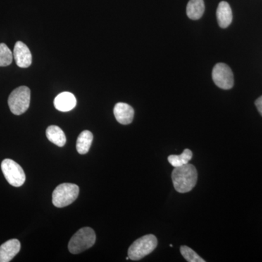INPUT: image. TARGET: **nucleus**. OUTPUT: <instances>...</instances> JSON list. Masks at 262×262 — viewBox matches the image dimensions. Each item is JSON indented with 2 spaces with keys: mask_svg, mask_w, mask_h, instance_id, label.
Segmentation results:
<instances>
[{
  "mask_svg": "<svg viewBox=\"0 0 262 262\" xmlns=\"http://www.w3.org/2000/svg\"><path fill=\"white\" fill-rule=\"evenodd\" d=\"M77 105V99L73 94L70 92L61 93L56 96L54 100V106L58 111H71Z\"/></svg>",
  "mask_w": 262,
  "mask_h": 262,
  "instance_id": "9b49d317",
  "label": "nucleus"
},
{
  "mask_svg": "<svg viewBox=\"0 0 262 262\" xmlns=\"http://www.w3.org/2000/svg\"><path fill=\"white\" fill-rule=\"evenodd\" d=\"M1 168L5 179L13 187H21L26 181L23 168L14 160L5 159L2 162Z\"/></svg>",
  "mask_w": 262,
  "mask_h": 262,
  "instance_id": "423d86ee",
  "label": "nucleus"
},
{
  "mask_svg": "<svg viewBox=\"0 0 262 262\" xmlns=\"http://www.w3.org/2000/svg\"><path fill=\"white\" fill-rule=\"evenodd\" d=\"M158 246V239L153 234H146L143 236L131 245L129 248L128 253L130 259L139 261L149 253L152 252Z\"/></svg>",
  "mask_w": 262,
  "mask_h": 262,
  "instance_id": "7ed1b4c3",
  "label": "nucleus"
},
{
  "mask_svg": "<svg viewBox=\"0 0 262 262\" xmlns=\"http://www.w3.org/2000/svg\"><path fill=\"white\" fill-rule=\"evenodd\" d=\"M94 140V136L89 130H84L79 135L77 140V150L79 154L84 155L89 152Z\"/></svg>",
  "mask_w": 262,
  "mask_h": 262,
  "instance_id": "4468645a",
  "label": "nucleus"
},
{
  "mask_svg": "<svg viewBox=\"0 0 262 262\" xmlns=\"http://www.w3.org/2000/svg\"><path fill=\"white\" fill-rule=\"evenodd\" d=\"M96 233L93 229L84 227L79 229L69 243L68 248L70 253L78 254L92 247L96 242Z\"/></svg>",
  "mask_w": 262,
  "mask_h": 262,
  "instance_id": "f03ea898",
  "label": "nucleus"
},
{
  "mask_svg": "<svg viewBox=\"0 0 262 262\" xmlns=\"http://www.w3.org/2000/svg\"><path fill=\"white\" fill-rule=\"evenodd\" d=\"M255 104H256V108H257L258 111L259 112L260 115L262 116V96L256 99V101H255Z\"/></svg>",
  "mask_w": 262,
  "mask_h": 262,
  "instance_id": "6ab92c4d",
  "label": "nucleus"
},
{
  "mask_svg": "<svg viewBox=\"0 0 262 262\" xmlns=\"http://www.w3.org/2000/svg\"><path fill=\"white\" fill-rule=\"evenodd\" d=\"M192 151L190 149H186L180 155H170L168 160L169 163L172 166L177 168L189 163V162L192 160Z\"/></svg>",
  "mask_w": 262,
  "mask_h": 262,
  "instance_id": "dca6fc26",
  "label": "nucleus"
},
{
  "mask_svg": "<svg viewBox=\"0 0 262 262\" xmlns=\"http://www.w3.org/2000/svg\"><path fill=\"white\" fill-rule=\"evenodd\" d=\"M212 78L215 85L220 89L229 90L234 85V75L228 65L219 63L213 67Z\"/></svg>",
  "mask_w": 262,
  "mask_h": 262,
  "instance_id": "0eeeda50",
  "label": "nucleus"
},
{
  "mask_svg": "<svg viewBox=\"0 0 262 262\" xmlns=\"http://www.w3.org/2000/svg\"><path fill=\"white\" fill-rule=\"evenodd\" d=\"M114 115L117 122L122 125H128L134 120V110L127 103H117L114 108Z\"/></svg>",
  "mask_w": 262,
  "mask_h": 262,
  "instance_id": "1a4fd4ad",
  "label": "nucleus"
},
{
  "mask_svg": "<svg viewBox=\"0 0 262 262\" xmlns=\"http://www.w3.org/2000/svg\"><path fill=\"white\" fill-rule=\"evenodd\" d=\"M46 136L48 140L56 145L62 147L67 142V138L63 131L56 125H51L46 130Z\"/></svg>",
  "mask_w": 262,
  "mask_h": 262,
  "instance_id": "ddd939ff",
  "label": "nucleus"
},
{
  "mask_svg": "<svg viewBox=\"0 0 262 262\" xmlns=\"http://www.w3.org/2000/svg\"><path fill=\"white\" fill-rule=\"evenodd\" d=\"M216 17L221 28L225 29L230 25L232 21V12L229 3L221 2L217 8Z\"/></svg>",
  "mask_w": 262,
  "mask_h": 262,
  "instance_id": "f8f14e48",
  "label": "nucleus"
},
{
  "mask_svg": "<svg viewBox=\"0 0 262 262\" xmlns=\"http://www.w3.org/2000/svg\"><path fill=\"white\" fill-rule=\"evenodd\" d=\"M205 11L203 0H189L187 6V14L192 20H198L203 16Z\"/></svg>",
  "mask_w": 262,
  "mask_h": 262,
  "instance_id": "2eb2a0df",
  "label": "nucleus"
},
{
  "mask_svg": "<svg viewBox=\"0 0 262 262\" xmlns=\"http://www.w3.org/2000/svg\"><path fill=\"white\" fill-rule=\"evenodd\" d=\"M31 91L28 87L20 86L10 94L8 105L10 111L15 115H20L27 111L30 104Z\"/></svg>",
  "mask_w": 262,
  "mask_h": 262,
  "instance_id": "39448f33",
  "label": "nucleus"
},
{
  "mask_svg": "<svg viewBox=\"0 0 262 262\" xmlns=\"http://www.w3.org/2000/svg\"><path fill=\"white\" fill-rule=\"evenodd\" d=\"M13 59V53H12L10 48L4 44H0V67H8L11 64Z\"/></svg>",
  "mask_w": 262,
  "mask_h": 262,
  "instance_id": "f3484780",
  "label": "nucleus"
},
{
  "mask_svg": "<svg viewBox=\"0 0 262 262\" xmlns=\"http://www.w3.org/2000/svg\"><path fill=\"white\" fill-rule=\"evenodd\" d=\"M13 58L15 63L20 68H28L32 64V56L30 50L24 42L15 43L13 50Z\"/></svg>",
  "mask_w": 262,
  "mask_h": 262,
  "instance_id": "6e6552de",
  "label": "nucleus"
},
{
  "mask_svg": "<svg viewBox=\"0 0 262 262\" xmlns=\"http://www.w3.org/2000/svg\"><path fill=\"white\" fill-rule=\"evenodd\" d=\"M20 250L18 239H12L0 246V262H9L16 256Z\"/></svg>",
  "mask_w": 262,
  "mask_h": 262,
  "instance_id": "9d476101",
  "label": "nucleus"
},
{
  "mask_svg": "<svg viewBox=\"0 0 262 262\" xmlns=\"http://www.w3.org/2000/svg\"><path fill=\"white\" fill-rule=\"evenodd\" d=\"M80 188L75 184L63 183L55 189L53 192V203L58 208H63L72 204L77 199Z\"/></svg>",
  "mask_w": 262,
  "mask_h": 262,
  "instance_id": "20e7f679",
  "label": "nucleus"
},
{
  "mask_svg": "<svg viewBox=\"0 0 262 262\" xmlns=\"http://www.w3.org/2000/svg\"><path fill=\"white\" fill-rule=\"evenodd\" d=\"M181 253L183 257L185 258L189 262H206V260L201 258L199 255L193 251L192 248L188 247V246H183L180 248Z\"/></svg>",
  "mask_w": 262,
  "mask_h": 262,
  "instance_id": "a211bd4d",
  "label": "nucleus"
},
{
  "mask_svg": "<svg viewBox=\"0 0 262 262\" xmlns=\"http://www.w3.org/2000/svg\"><path fill=\"white\" fill-rule=\"evenodd\" d=\"M172 181L176 190L179 193H187L192 190L198 181V171L191 164L174 168L172 173Z\"/></svg>",
  "mask_w": 262,
  "mask_h": 262,
  "instance_id": "f257e3e1",
  "label": "nucleus"
}]
</instances>
